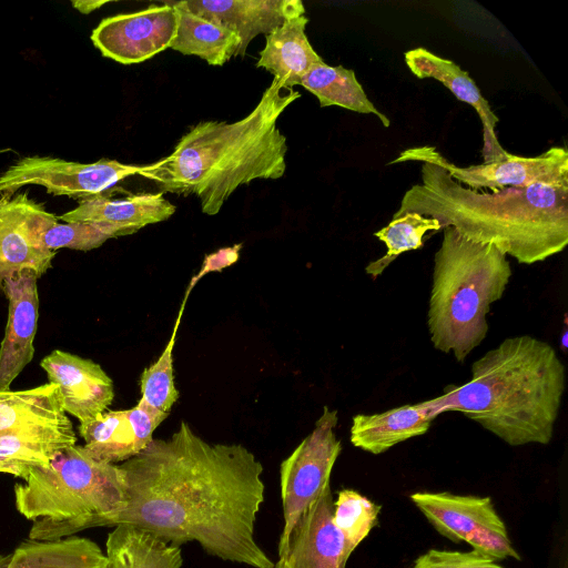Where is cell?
Wrapping results in <instances>:
<instances>
[{
    "label": "cell",
    "instance_id": "obj_1",
    "mask_svg": "<svg viewBox=\"0 0 568 568\" xmlns=\"http://www.w3.org/2000/svg\"><path fill=\"white\" fill-rule=\"evenodd\" d=\"M118 466L125 501L99 527L130 525L176 547L195 541L222 560L273 567L254 537L263 465L243 445L207 443L182 420Z\"/></svg>",
    "mask_w": 568,
    "mask_h": 568
},
{
    "label": "cell",
    "instance_id": "obj_2",
    "mask_svg": "<svg viewBox=\"0 0 568 568\" xmlns=\"http://www.w3.org/2000/svg\"><path fill=\"white\" fill-rule=\"evenodd\" d=\"M300 95L273 79L243 119L197 123L170 155L148 164L140 175L162 193L195 195L202 212L215 215L239 186L283 176L287 143L277 120Z\"/></svg>",
    "mask_w": 568,
    "mask_h": 568
},
{
    "label": "cell",
    "instance_id": "obj_3",
    "mask_svg": "<svg viewBox=\"0 0 568 568\" xmlns=\"http://www.w3.org/2000/svg\"><path fill=\"white\" fill-rule=\"evenodd\" d=\"M422 183L408 189L398 217L407 212L438 220L463 236L490 243L520 264H535L568 244V185L532 184L484 193L463 186L444 169L423 162Z\"/></svg>",
    "mask_w": 568,
    "mask_h": 568
},
{
    "label": "cell",
    "instance_id": "obj_4",
    "mask_svg": "<svg viewBox=\"0 0 568 568\" xmlns=\"http://www.w3.org/2000/svg\"><path fill=\"white\" fill-rule=\"evenodd\" d=\"M566 388L555 348L530 335L505 338L471 364L470 379L438 396L510 446L551 442Z\"/></svg>",
    "mask_w": 568,
    "mask_h": 568
},
{
    "label": "cell",
    "instance_id": "obj_5",
    "mask_svg": "<svg viewBox=\"0 0 568 568\" xmlns=\"http://www.w3.org/2000/svg\"><path fill=\"white\" fill-rule=\"evenodd\" d=\"M511 267L507 255L490 243L444 227L434 256L427 326L433 346L457 362L481 344L489 325L490 305L501 298Z\"/></svg>",
    "mask_w": 568,
    "mask_h": 568
},
{
    "label": "cell",
    "instance_id": "obj_6",
    "mask_svg": "<svg viewBox=\"0 0 568 568\" xmlns=\"http://www.w3.org/2000/svg\"><path fill=\"white\" fill-rule=\"evenodd\" d=\"M13 488L16 509L32 520L28 538L57 540L99 527L124 505L121 469L93 458L83 446L59 450L49 466L28 465Z\"/></svg>",
    "mask_w": 568,
    "mask_h": 568
},
{
    "label": "cell",
    "instance_id": "obj_7",
    "mask_svg": "<svg viewBox=\"0 0 568 568\" xmlns=\"http://www.w3.org/2000/svg\"><path fill=\"white\" fill-rule=\"evenodd\" d=\"M337 422V410L325 406L314 429L281 464L284 526L277 556L286 550L292 530L302 515L331 485V474L342 452V443L335 434Z\"/></svg>",
    "mask_w": 568,
    "mask_h": 568
},
{
    "label": "cell",
    "instance_id": "obj_8",
    "mask_svg": "<svg viewBox=\"0 0 568 568\" xmlns=\"http://www.w3.org/2000/svg\"><path fill=\"white\" fill-rule=\"evenodd\" d=\"M409 497L443 537L466 542L496 560H521L490 497L448 491H418Z\"/></svg>",
    "mask_w": 568,
    "mask_h": 568
},
{
    "label": "cell",
    "instance_id": "obj_9",
    "mask_svg": "<svg viewBox=\"0 0 568 568\" xmlns=\"http://www.w3.org/2000/svg\"><path fill=\"white\" fill-rule=\"evenodd\" d=\"M145 166L108 159L80 163L53 156H24L0 174V194L13 195L22 187L38 185L48 194L81 201L102 195L118 182L140 174Z\"/></svg>",
    "mask_w": 568,
    "mask_h": 568
},
{
    "label": "cell",
    "instance_id": "obj_10",
    "mask_svg": "<svg viewBox=\"0 0 568 568\" xmlns=\"http://www.w3.org/2000/svg\"><path fill=\"white\" fill-rule=\"evenodd\" d=\"M407 161L428 162L444 169L455 181L471 190L489 189L493 193L507 187L532 184L568 185V151L552 146L537 156L508 154L503 161L458 166L434 146H415L403 151L389 164Z\"/></svg>",
    "mask_w": 568,
    "mask_h": 568
},
{
    "label": "cell",
    "instance_id": "obj_11",
    "mask_svg": "<svg viewBox=\"0 0 568 568\" xmlns=\"http://www.w3.org/2000/svg\"><path fill=\"white\" fill-rule=\"evenodd\" d=\"M178 24V11L166 1L106 17L92 30L90 39L103 57L121 64H136L170 48Z\"/></svg>",
    "mask_w": 568,
    "mask_h": 568
},
{
    "label": "cell",
    "instance_id": "obj_12",
    "mask_svg": "<svg viewBox=\"0 0 568 568\" xmlns=\"http://www.w3.org/2000/svg\"><path fill=\"white\" fill-rule=\"evenodd\" d=\"M53 216L27 191L0 194V288L17 273L41 277L52 267L55 252L43 245L41 234Z\"/></svg>",
    "mask_w": 568,
    "mask_h": 568
},
{
    "label": "cell",
    "instance_id": "obj_13",
    "mask_svg": "<svg viewBox=\"0 0 568 568\" xmlns=\"http://www.w3.org/2000/svg\"><path fill=\"white\" fill-rule=\"evenodd\" d=\"M333 504L328 485L302 515L272 568H346L351 554L333 523Z\"/></svg>",
    "mask_w": 568,
    "mask_h": 568
},
{
    "label": "cell",
    "instance_id": "obj_14",
    "mask_svg": "<svg viewBox=\"0 0 568 568\" xmlns=\"http://www.w3.org/2000/svg\"><path fill=\"white\" fill-rule=\"evenodd\" d=\"M38 278L32 271H22L3 283L2 290L8 298V322L0 344V392L9 390L12 382L33 358L39 317Z\"/></svg>",
    "mask_w": 568,
    "mask_h": 568
},
{
    "label": "cell",
    "instance_id": "obj_15",
    "mask_svg": "<svg viewBox=\"0 0 568 568\" xmlns=\"http://www.w3.org/2000/svg\"><path fill=\"white\" fill-rule=\"evenodd\" d=\"M49 383L59 388L62 407L80 423L105 412L114 397L113 382L91 359L54 349L42 358Z\"/></svg>",
    "mask_w": 568,
    "mask_h": 568
},
{
    "label": "cell",
    "instance_id": "obj_16",
    "mask_svg": "<svg viewBox=\"0 0 568 568\" xmlns=\"http://www.w3.org/2000/svg\"><path fill=\"white\" fill-rule=\"evenodd\" d=\"M176 6L234 31L241 39L236 55H245L250 42L267 34L285 20L304 16L300 0H204L173 1Z\"/></svg>",
    "mask_w": 568,
    "mask_h": 568
},
{
    "label": "cell",
    "instance_id": "obj_17",
    "mask_svg": "<svg viewBox=\"0 0 568 568\" xmlns=\"http://www.w3.org/2000/svg\"><path fill=\"white\" fill-rule=\"evenodd\" d=\"M405 63L410 72L419 79L433 78L443 83L459 101L473 106L483 124L484 131V163L503 161L508 152L498 142L495 128L498 116L480 93L469 74L455 62L438 57L424 48L405 52Z\"/></svg>",
    "mask_w": 568,
    "mask_h": 568
},
{
    "label": "cell",
    "instance_id": "obj_18",
    "mask_svg": "<svg viewBox=\"0 0 568 568\" xmlns=\"http://www.w3.org/2000/svg\"><path fill=\"white\" fill-rule=\"evenodd\" d=\"M440 414L438 397L383 413L357 414L352 418L349 439L353 446L379 455L399 443L426 434Z\"/></svg>",
    "mask_w": 568,
    "mask_h": 568
},
{
    "label": "cell",
    "instance_id": "obj_19",
    "mask_svg": "<svg viewBox=\"0 0 568 568\" xmlns=\"http://www.w3.org/2000/svg\"><path fill=\"white\" fill-rule=\"evenodd\" d=\"M176 207L162 192L138 193L124 199L104 194L79 201L73 210L58 216L64 223L84 222L114 226L130 235L142 227L170 219Z\"/></svg>",
    "mask_w": 568,
    "mask_h": 568
},
{
    "label": "cell",
    "instance_id": "obj_20",
    "mask_svg": "<svg viewBox=\"0 0 568 568\" xmlns=\"http://www.w3.org/2000/svg\"><path fill=\"white\" fill-rule=\"evenodd\" d=\"M307 23L305 16L294 17L265 34V47L260 52L256 67L271 72L284 89L300 85L306 72L323 62L305 33Z\"/></svg>",
    "mask_w": 568,
    "mask_h": 568
},
{
    "label": "cell",
    "instance_id": "obj_21",
    "mask_svg": "<svg viewBox=\"0 0 568 568\" xmlns=\"http://www.w3.org/2000/svg\"><path fill=\"white\" fill-rule=\"evenodd\" d=\"M69 424L55 384L0 392V435Z\"/></svg>",
    "mask_w": 568,
    "mask_h": 568
},
{
    "label": "cell",
    "instance_id": "obj_22",
    "mask_svg": "<svg viewBox=\"0 0 568 568\" xmlns=\"http://www.w3.org/2000/svg\"><path fill=\"white\" fill-rule=\"evenodd\" d=\"M105 551L92 539L78 535L57 540L26 539L7 568H108Z\"/></svg>",
    "mask_w": 568,
    "mask_h": 568
},
{
    "label": "cell",
    "instance_id": "obj_23",
    "mask_svg": "<svg viewBox=\"0 0 568 568\" xmlns=\"http://www.w3.org/2000/svg\"><path fill=\"white\" fill-rule=\"evenodd\" d=\"M108 568H182L181 547L166 544L145 530L119 525L105 540Z\"/></svg>",
    "mask_w": 568,
    "mask_h": 568
},
{
    "label": "cell",
    "instance_id": "obj_24",
    "mask_svg": "<svg viewBox=\"0 0 568 568\" xmlns=\"http://www.w3.org/2000/svg\"><path fill=\"white\" fill-rule=\"evenodd\" d=\"M179 16L178 31L170 48L182 54L196 55L211 65H223L233 55L236 57L241 45L239 36L212 21L196 16L173 1Z\"/></svg>",
    "mask_w": 568,
    "mask_h": 568
},
{
    "label": "cell",
    "instance_id": "obj_25",
    "mask_svg": "<svg viewBox=\"0 0 568 568\" xmlns=\"http://www.w3.org/2000/svg\"><path fill=\"white\" fill-rule=\"evenodd\" d=\"M300 85L313 93L322 108L341 106L358 113L376 115L385 128L390 120L376 109L356 79L355 72L324 61L314 64L301 79Z\"/></svg>",
    "mask_w": 568,
    "mask_h": 568
},
{
    "label": "cell",
    "instance_id": "obj_26",
    "mask_svg": "<svg viewBox=\"0 0 568 568\" xmlns=\"http://www.w3.org/2000/svg\"><path fill=\"white\" fill-rule=\"evenodd\" d=\"M79 433L84 439V449L95 459L115 464L123 463L144 448L125 410H108L80 423Z\"/></svg>",
    "mask_w": 568,
    "mask_h": 568
},
{
    "label": "cell",
    "instance_id": "obj_27",
    "mask_svg": "<svg viewBox=\"0 0 568 568\" xmlns=\"http://www.w3.org/2000/svg\"><path fill=\"white\" fill-rule=\"evenodd\" d=\"M72 424L0 435V458L47 467L61 449L75 445Z\"/></svg>",
    "mask_w": 568,
    "mask_h": 568
},
{
    "label": "cell",
    "instance_id": "obj_28",
    "mask_svg": "<svg viewBox=\"0 0 568 568\" xmlns=\"http://www.w3.org/2000/svg\"><path fill=\"white\" fill-rule=\"evenodd\" d=\"M439 230H442V225L438 220L415 212H407L394 217L385 227L374 233L379 241L385 243L387 252L367 264L366 274L375 280L402 253L423 247V237L427 232Z\"/></svg>",
    "mask_w": 568,
    "mask_h": 568
},
{
    "label": "cell",
    "instance_id": "obj_29",
    "mask_svg": "<svg viewBox=\"0 0 568 568\" xmlns=\"http://www.w3.org/2000/svg\"><path fill=\"white\" fill-rule=\"evenodd\" d=\"M381 509V505L357 490L343 488L337 491L333 504V523L342 532L351 555L378 525Z\"/></svg>",
    "mask_w": 568,
    "mask_h": 568
},
{
    "label": "cell",
    "instance_id": "obj_30",
    "mask_svg": "<svg viewBox=\"0 0 568 568\" xmlns=\"http://www.w3.org/2000/svg\"><path fill=\"white\" fill-rule=\"evenodd\" d=\"M185 303L186 301L183 300L168 345L158 361L143 371L140 379L142 394L140 399L150 407L166 414H170L171 407L179 398L174 383L172 354Z\"/></svg>",
    "mask_w": 568,
    "mask_h": 568
},
{
    "label": "cell",
    "instance_id": "obj_31",
    "mask_svg": "<svg viewBox=\"0 0 568 568\" xmlns=\"http://www.w3.org/2000/svg\"><path fill=\"white\" fill-rule=\"evenodd\" d=\"M58 221V216L54 215L41 234L43 245L54 252L59 248L90 251L101 246L109 239L124 235L121 230L111 225Z\"/></svg>",
    "mask_w": 568,
    "mask_h": 568
},
{
    "label": "cell",
    "instance_id": "obj_32",
    "mask_svg": "<svg viewBox=\"0 0 568 568\" xmlns=\"http://www.w3.org/2000/svg\"><path fill=\"white\" fill-rule=\"evenodd\" d=\"M412 568H505L495 558L478 550L429 549L418 556Z\"/></svg>",
    "mask_w": 568,
    "mask_h": 568
},
{
    "label": "cell",
    "instance_id": "obj_33",
    "mask_svg": "<svg viewBox=\"0 0 568 568\" xmlns=\"http://www.w3.org/2000/svg\"><path fill=\"white\" fill-rule=\"evenodd\" d=\"M242 248V244H235L233 246L223 247L219 251L211 253L205 256L203 264L199 271V273L192 277L185 295L184 300H187V296L193 288V286L196 284V282L202 278L205 274L210 272L221 271L233 263H235L239 258L240 250Z\"/></svg>",
    "mask_w": 568,
    "mask_h": 568
},
{
    "label": "cell",
    "instance_id": "obj_34",
    "mask_svg": "<svg viewBox=\"0 0 568 568\" xmlns=\"http://www.w3.org/2000/svg\"><path fill=\"white\" fill-rule=\"evenodd\" d=\"M0 473L23 479L28 473V465L16 460L0 458Z\"/></svg>",
    "mask_w": 568,
    "mask_h": 568
},
{
    "label": "cell",
    "instance_id": "obj_35",
    "mask_svg": "<svg viewBox=\"0 0 568 568\" xmlns=\"http://www.w3.org/2000/svg\"><path fill=\"white\" fill-rule=\"evenodd\" d=\"M104 3H106V2L105 1H79V2H73V6L79 11H81L83 13H89V12L100 8Z\"/></svg>",
    "mask_w": 568,
    "mask_h": 568
},
{
    "label": "cell",
    "instance_id": "obj_36",
    "mask_svg": "<svg viewBox=\"0 0 568 568\" xmlns=\"http://www.w3.org/2000/svg\"><path fill=\"white\" fill-rule=\"evenodd\" d=\"M11 559V554L4 555L0 554V568H7Z\"/></svg>",
    "mask_w": 568,
    "mask_h": 568
},
{
    "label": "cell",
    "instance_id": "obj_37",
    "mask_svg": "<svg viewBox=\"0 0 568 568\" xmlns=\"http://www.w3.org/2000/svg\"><path fill=\"white\" fill-rule=\"evenodd\" d=\"M562 345H564V348L567 347V331L565 329L564 334H562Z\"/></svg>",
    "mask_w": 568,
    "mask_h": 568
}]
</instances>
